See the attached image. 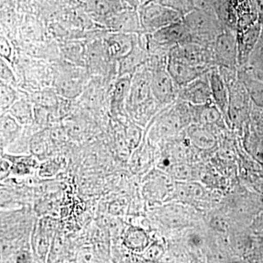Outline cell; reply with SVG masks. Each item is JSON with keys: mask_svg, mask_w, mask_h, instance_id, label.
I'll use <instances>...</instances> for the list:
<instances>
[{"mask_svg": "<svg viewBox=\"0 0 263 263\" xmlns=\"http://www.w3.org/2000/svg\"><path fill=\"white\" fill-rule=\"evenodd\" d=\"M125 248L135 252H143L150 245L149 235L141 227L130 226L124 233L122 240Z\"/></svg>", "mask_w": 263, "mask_h": 263, "instance_id": "d4e9b609", "label": "cell"}, {"mask_svg": "<svg viewBox=\"0 0 263 263\" xmlns=\"http://www.w3.org/2000/svg\"><path fill=\"white\" fill-rule=\"evenodd\" d=\"M81 2L85 10L99 24L127 8L122 0H81Z\"/></svg>", "mask_w": 263, "mask_h": 263, "instance_id": "d6986e66", "label": "cell"}, {"mask_svg": "<svg viewBox=\"0 0 263 263\" xmlns=\"http://www.w3.org/2000/svg\"><path fill=\"white\" fill-rule=\"evenodd\" d=\"M209 72L179 87L178 99L194 105L213 102Z\"/></svg>", "mask_w": 263, "mask_h": 263, "instance_id": "30bf717a", "label": "cell"}, {"mask_svg": "<svg viewBox=\"0 0 263 263\" xmlns=\"http://www.w3.org/2000/svg\"><path fill=\"white\" fill-rule=\"evenodd\" d=\"M84 75L73 69H65L56 78V91L67 99L77 98L83 90Z\"/></svg>", "mask_w": 263, "mask_h": 263, "instance_id": "2e32d148", "label": "cell"}, {"mask_svg": "<svg viewBox=\"0 0 263 263\" xmlns=\"http://www.w3.org/2000/svg\"><path fill=\"white\" fill-rule=\"evenodd\" d=\"M192 124L191 105L177 99L156 114L145 133L152 144H161L179 138Z\"/></svg>", "mask_w": 263, "mask_h": 263, "instance_id": "6da1fadb", "label": "cell"}, {"mask_svg": "<svg viewBox=\"0 0 263 263\" xmlns=\"http://www.w3.org/2000/svg\"><path fill=\"white\" fill-rule=\"evenodd\" d=\"M154 0H138V3L140 5H146L147 3H149L151 2H153Z\"/></svg>", "mask_w": 263, "mask_h": 263, "instance_id": "ab89813d", "label": "cell"}, {"mask_svg": "<svg viewBox=\"0 0 263 263\" xmlns=\"http://www.w3.org/2000/svg\"><path fill=\"white\" fill-rule=\"evenodd\" d=\"M8 113L15 118L22 125L32 124L34 119V109L32 102L27 98H21L9 109Z\"/></svg>", "mask_w": 263, "mask_h": 263, "instance_id": "484cf974", "label": "cell"}, {"mask_svg": "<svg viewBox=\"0 0 263 263\" xmlns=\"http://www.w3.org/2000/svg\"><path fill=\"white\" fill-rule=\"evenodd\" d=\"M260 29V22H256L247 28L236 31L239 66L238 68L249 65L252 52L259 39Z\"/></svg>", "mask_w": 263, "mask_h": 263, "instance_id": "5bb4252c", "label": "cell"}, {"mask_svg": "<svg viewBox=\"0 0 263 263\" xmlns=\"http://www.w3.org/2000/svg\"><path fill=\"white\" fill-rule=\"evenodd\" d=\"M145 132L141 126L131 120L129 121L124 129V137L127 146L129 150H135L141 144Z\"/></svg>", "mask_w": 263, "mask_h": 263, "instance_id": "f1b7e54d", "label": "cell"}, {"mask_svg": "<svg viewBox=\"0 0 263 263\" xmlns=\"http://www.w3.org/2000/svg\"><path fill=\"white\" fill-rule=\"evenodd\" d=\"M183 21L190 32L191 42L205 47L210 46L226 27L217 13L208 8L196 7L183 16Z\"/></svg>", "mask_w": 263, "mask_h": 263, "instance_id": "7a4b0ae2", "label": "cell"}, {"mask_svg": "<svg viewBox=\"0 0 263 263\" xmlns=\"http://www.w3.org/2000/svg\"><path fill=\"white\" fill-rule=\"evenodd\" d=\"M238 79L243 84L252 104L263 108V81L258 79L249 66L238 70Z\"/></svg>", "mask_w": 263, "mask_h": 263, "instance_id": "44dd1931", "label": "cell"}, {"mask_svg": "<svg viewBox=\"0 0 263 263\" xmlns=\"http://www.w3.org/2000/svg\"><path fill=\"white\" fill-rule=\"evenodd\" d=\"M212 100L220 110L228 124V108H229V89L217 67H214L209 72Z\"/></svg>", "mask_w": 263, "mask_h": 263, "instance_id": "ac0fdd59", "label": "cell"}, {"mask_svg": "<svg viewBox=\"0 0 263 263\" xmlns=\"http://www.w3.org/2000/svg\"><path fill=\"white\" fill-rule=\"evenodd\" d=\"M167 70L179 88L207 73L212 69L193 65L171 50L167 56Z\"/></svg>", "mask_w": 263, "mask_h": 263, "instance_id": "ba28073f", "label": "cell"}, {"mask_svg": "<svg viewBox=\"0 0 263 263\" xmlns=\"http://www.w3.org/2000/svg\"><path fill=\"white\" fill-rule=\"evenodd\" d=\"M175 186L171 178L162 171L152 172L147 175L143 186V195L146 200L153 203L162 201L171 197Z\"/></svg>", "mask_w": 263, "mask_h": 263, "instance_id": "8fae6325", "label": "cell"}, {"mask_svg": "<svg viewBox=\"0 0 263 263\" xmlns=\"http://www.w3.org/2000/svg\"><path fill=\"white\" fill-rule=\"evenodd\" d=\"M152 72V91L161 108L171 105L178 99L179 87L167 70V63L148 67Z\"/></svg>", "mask_w": 263, "mask_h": 263, "instance_id": "8992f818", "label": "cell"}, {"mask_svg": "<svg viewBox=\"0 0 263 263\" xmlns=\"http://www.w3.org/2000/svg\"><path fill=\"white\" fill-rule=\"evenodd\" d=\"M191 111L193 124L205 126L219 132L229 129L224 116L214 102L203 105H191Z\"/></svg>", "mask_w": 263, "mask_h": 263, "instance_id": "7c38bea8", "label": "cell"}, {"mask_svg": "<svg viewBox=\"0 0 263 263\" xmlns=\"http://www.w3.org/2000/svg\"><path fill=\"white\" fill-rule=\"evenodd\" d=\"M153 2L176 10L183 16L197 7L194 0H154Z\"/></svg>", "mask_w": 263, "mask_h": 263, "instance_id": "f546056e", "label": "cell"}, {"mask_svg": "<svg viewBox=\"0 0 263 263\" xmlns=\"http://www.w3.org/2000/svg\"><path fill=\"white\" fill-rule=\"evenodd\" d=\"M155 100L152 91V72L143 65L132 76L130 91L126 103V114Z\"/></svg>", "mask_w": 263, "mask_h": 263, "instance_id": "52a82bcc", "label": "cell"}, {"mask_svg": "<svg viewBox=\"0 0 263 263\" xmlns=\"http://www.w3.org/2000/svg\"><path fill=\"white\" fill-rule=\"evenodd\" d=\"M23 125L9 113L2 114L0 121L1 148H6L18 140L23 129Z\"/></svg>", "mask_w": 263, "mask_h": 263, "instance_id": "cb8c5ba5", "label": "cell"}, {"mask_svg": "<svg viewBox=\"0 0 263 263\" xmlns=\"http://www.w3.org/2000/svg\"><path fill=\"white\" fill-rule=\"evenodd\" d=\"M123 4L125 5L127 8H134V9H138L139 7V3L138 0H122Z\"/></svg>", "mask_w": 263, "mask_h": 263, "instance_id": "74e56055", "label": "cell"}, {"mask_svg": "<svg viewBox=\"0 0 263 263\" xmlns=\"http://www.w3.org/2000/svg\"><path fill=\"white\" fill-rule=\"evenodd\" d=\"M32 261V255L29 253L28 250H20L15 256V262H30Z\"/></svg>", "mask_w": 263, "mask_h": 263, "instance_id": "8d00e7d4", "label": "cell"}, {"mask_svg": "<svg viewBox=\"0 0 263 263\" xmlns=\"http://www.w3.org/2000/svg\"><path fill=\"white\" fill-rule=\"evenodd\" d=\"M10 62L5 60V59L0 58V76H1V81L6 83V84L12 85L13 86H16L17 80L15 78L14 72L10 65Z\"/></svg>", "mask_w": 263, "mask_h": 263, "instance_id": "1f68e13d", "label": "cell"}, {"mask_svg": "<svg viewBox=\"0 0 263 263\" xmlns=\"http://www.w3.org/2000/svg\"><path fill=\"white\" fill-rule=\"evenodd\" d=\"M138 39V34L110 32L104 37L103 44L110 58L117 62L131 51Z\"/></svg>", "mask_w": 263, "mask_h": 263, "instance_id": "9a60e30c", "label": "cell"}, {"mask_svg": "<svg viewBox=\"0 0 263 263\" xmlns=\"http://www.w3.org/2000/svg\"><path fill=\"white\" fill-rule=\"evenodd\" d=\"M186 212L183 207L174 205L164 208L158 212L159 220L164 226L174 228H185L192 223V216Z\"/></svg>", "mask_w": 263, "mask_h": 263, "instance_id": "7402d4cb", "label": "cell"}, {"mask_svg": "<svg viewBox=\"0 0 263 263\" xmlns=\"http://www.w3.org/2000/svg\"><path fill=\"white\" fill-rule=\"evenodd\" d=\"M221 132L212 128L192 124L185 129V134L194 148L200 151L212 150L218 143V135Z\"/></svg>", "mask_w": 263, "mask_h": 263, "instance_id": "e0dca14e", "label": "cell"}, {"mask_svg": "<svg viewBox=\"0 0 263 263\" xmlns=\"http://www.w3.org/2000/svg\"><path fill=\"white\" fill-rule=\"evenodd\" d=\"M257 245H258L259 249L262 251L263 253V230L259 233L257 236Z\"/></svg>", "mask_w": 263, "mask_h": 263, "instance_id": "f35d334b", "label": "cell"}, {"mask_svg": "<svg viewBox=\"0 0 263 263\" xmlns=\"http://www.w3.org/2000/svg\"><path fill=\"white\" fill-rule=\"evenodd\" d=\"M59 167H60V166H59L58 164L48 161V162H46V163H43L42 165L41 166V174H42L43 176H53L55 173L57 174Z\"/></svg>", "mask_w": 263, "mask_h": 263, "instance_id": "e575fe53", "label": "cell"}, {"mask_svg": "<svg viewBox=\"0 0 263 263\" xmlns=\"http://www.w3.org/2000/svg\"><path fill=\"white\" fill-rule=\"evenodd\" d=\"M8 159L11 163V174L18 176H28L32 174L33 170L37 165L36 160L32 155H9L3 156Z\"/></svg>", "mask_w": 263, "mask_h": 263, "instance_id": "4316f807", "label": "cell"}, {"mask_svg": "<svg viewBox=\"0 0 263 263\" xmlns=\"http://www.w3.org/2000/svg\"><path fill=\"white\" fill-rule=\"evenodd\" d=\"M32 102H34L38 107H42L46 109L56 108L58 105V99L57 95L51 91H41L32 96Z\"/></svg>", "mask_w": 263, "mask_h": 263, "instance_id": "4dcf8cb0", "label": "cell"}, {"mask_svg": "<svg viewBox=\"0 0 263 263\" xmlns=\"http://www.w3.org/2000/svg\"><path fill=\"white\" fill-rule=\"evenodd\" d=\"M100 24L110 32L138 34L143 33L138 10L134 8H124L105 19Z\"/></svg>", "mask_w": 263, "mask_h": 263, "instance_id": "9c48e42d", "label": "cell"}, {"mask_svg": "<svg viewBox=\"0 0 263 263\" xmlns=\"http://www.w3.org/2000/svg\"><path fill=\"white\" fill-rule=\"evenodd\" d=\"M21 98L18 91L15 89V86L6 84L1 81L0 84V108L1 115L8 113L9 109Z\"/></svg>", "mask_w": 263, "mask_h": 263, "instance_id": "83f0119b", "label": "cell"}, {"mask_svg": "<svg viewBox=\"0 0 263 263\" xmlns=\"http://www.w3.org/2000/svg\"><path fill=\"white\" fill-rule=\"evenodd\" d=\"M145 258L147 260L155 261L159 260L162 259L164 256V249L162 245L158 243H153V245L148 246V248L143 252Z\"/></svg>", "mask_w": 263, "mask_h": 263, "instance_id": "d6a6232c", "label": "cell"}, {"mask_svg": "<svg viewBox=\"0 0 263 263\" xmlns=\"http://www.w3.org/2000/svg\"><path fill=\"white\" fill-rule=\"evenodd\" d=\"M143 32L151 34L183 20V15L155 2L140 5L138 8Z\"/></svg>", "mask_w": 263, "mask_h": 263, "instance_id": "277c9868", "label": "cell"}, {"mask_svg": "<svg viewBox=\"0 0 263 263\" xmlns=\"http://www.w3.org/2000/svg\"><path fill=\"white\" fill-rule=\"evenodd\" d=\"M0 179L1 181L6 179L11 174V163L8 159L1 157V171H0Z\"/></svg>", "mask_w": 263, "mask_h": 263, "instance_id": "d590c367", "label": "cell"}, {"mask_svg": "<svg viewBox=\"0 0 263 263\" xmlns=\"http://www.w3.org/2000/svg\"><path fill=\"white\" fill-rule=\"evenodd\" d=\"M149 59V53L147 51L140 34L135 46L125 56L117 61V77L133 76L138 69L146 65Z\"/></svg>", "mask_w": 263, "mask_h": 263, "instance_id": "4fadbf2b", "label": "cell"}, {"mask_svg": "<svg viewBox=\"0 0 263 263\" xmlns=\"http://www.w3.org/2000/svg\"><path fill=\"white\" fill-rule=\"evenodd\" d=\"M152 146V143L147 139L146 133H144L141 144L137 147L131 156L129 167L134 174H143L150 167L153 161V156L150 148Z\"/></svg>", "mask_w": 263, "mask_h": 263, "instance_id": "603a6c76", "label": "cell"}, {"mask_svg": "<svg viewBox=\"0 0 263 263\" xmlns=\"http://www.w3.org/2000/svg\"><path fill=\"white\" fill-rule=\"evenodd\" d=\"M132 76L117 77L111 86L110 110L114 115L125 111L126 103L130 91Z\"/></svg>", "mask_w": 263, "mask_h": 263, "instance_id": "ffe728a7", "label": "cell"}, {"mask_svg": "<svg viewBox=\"0 0 263 263\" xmlns=\"http://www.w3.org/2000/svg\"><path fill=\"white\" fill-rule=\"evenodd\" d=\"M229 89L228 126L230 129L242 131L252 114V102L238 78L226 83Z\"/></svg>", "mask_w": 263, "mask_h": 263, "instance_id": "3957f363", "label": "cell"}, {"mask_svg": "<svg viewBox=\"0 0 263 263\" xmlns=\"http://www.w3.org/2000/svg\"><path fill=\"white\" fill-rule=\"evenodd\" d=\"M0 53L2 58L11 63L13 60V47L9 40L3 34H1L0 37Z\"/></svg>", "mask_w": 263, "mask_h": 263, "instance_id": "836d02e7", "label": "cell"}, {"mask_svg": "<svg viewBox=\"0 0 263 263\" xmlns=\"http://www.w3.org/2000/svg\"><path fill=\"white\" fill-rule=\"evenodd\" d=\"M214 65L238 70V52L236 31L226 27L211 46Z\"/></svg>", "mask_w": 263, "mask_h": 263, "instance_id": "5b68a950", "label": "cell"}]
</instances>
